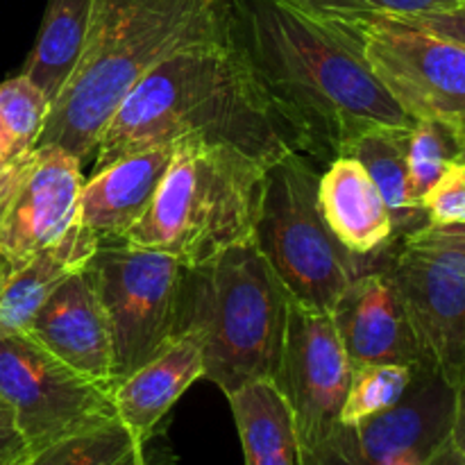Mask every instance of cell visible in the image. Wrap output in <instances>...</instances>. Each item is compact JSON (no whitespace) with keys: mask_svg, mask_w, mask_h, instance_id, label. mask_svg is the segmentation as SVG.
<instances>
[{"mask_svg":"<svg viewBox=\"0 0 465 465\" xmlns=\"http://www.w3.org/2000/svg\"><path fill=\"white\" fill-rule=\"evenodd\" d=\"M268 166L232 145L180 143L153 204L123 243L207 266L254 236Z\"/></svg>","mask_w":465,"mask_h":465,"instance_id":"cell-4","label":"cell"},{"mask_svg":"<svg viewBox=\"0 0 465 465\" xmlns=\"http://www.w3.org/2000/svg\"><path fill=\"white\" fill-rule=\"evenodd\" d=\"M411 25L439 35L443 39H452L465 45V5L448 14H431V16H398Z\"/></svg>","mask_w":465,"mask_h":465,"instance_id":"cell-29","label":"cell"},{"mask_svg":"<svg viewBox=\"0 0 465 465\" xmlns=\"http://www.w3.org/2000/svg\"><path fill=\"white\" fill-rule=\"evenodd\" d=\"M84 166L57 145H35L0 173V277L57 243L77 221Z\"/></svg>","mask_w":465,"mask_h":465,"instance_id":"cell-12","label":"cell"},{"mask_svg":"<svg viewBox=\"0 0 465 465\" xmlns=\"http://www.w3.org/2000/svg\"><path fill=\"white\" fill-rule=\"evenodd\" d=\"M245 465H302L293 416L272 381H252L227 395Z\"/></svg>","mask_w":465,"mask_h":465,"instance_id":"cell-20","label":"cell"},{"mask_svg":"<svg viewBox=\"0 0 465 465\" xmlns=\"http://www.w3.org/2000/svg\"><path fill=\"white\" fill-rule=\"evenodd\" d=\"M413 368L416 366H400V363H371V366L352 368L348 395L341 409L343 427L354 430L359 422L393 407L411 384Z\"/></svg>","mask_w":465,"mask_h":465,"instance_id":"cell-23","label":"cell"},{"mask_svg":"<svg viewBox=\"0 0 465 465\" xmlns=\"http://www.w3.org/2000/svg\"><path fill=\"white\" fill-rule=\"evenodd\" d=\"M430 465H465V459L454 450L452 443H448L434 459H431Z\"/></svg>","mask_w":465,"mask_h":465,"instance_id":"cell-33","label":"cell"},{"mask_svg":"<svg viewBox=\"0 0 465 465\" xmlns=\"http://www.w3.org/2000/svg\"><path fill=\"white\" fill-rule=\"evenodd\" d=\"M450 443L465 459V375L454 384V422Z\"/></svg>","mask_w":465,"mask_h":465,"instance_id":"cell-31","label":"cell"},{"mask_svg":"<svg viewBox=\"0 0 465 465\" xmlns=\"http://www.w3.org/2000/svg\"><path fill=\"white\" fill-rule=\"evenodd\" d=\"M459 143L452 132L434 121H416L404 132L411 195L422 207V198L439 184L450 166L457 162Z\"/></svg>","mask_w":465,"mask_h":465,"instance_id":"cell-25","label":"cell"},{"mask_svg":"<svg viewBox=\"0 0 465 465\" xmlns=\"http://www.w3.org/2000/svg\"><path fill=\"white\" fill-rule=\"evenodd\" d=\"M352 363L331 313L291 302L284 350L272 384L293 416L302 465H357L354 430L341 422Z\"/></svg>","mask_w":465,"mask_h":465,"instance_id":"cell-8","label":"cell"},{"mask_svg":"<svg viewBox=\"0 0 465 465\" xmlns=\"http://www.w3.org/2000/svg\"><path fill=\"white\" fill-rule=\"evenodd\" d=\"M86 272L112 327L116 384L184 331L193 268L159 250L100 243Z\"/></svg>","mask_w":465,"mask_h":465,"instance_id":"cell-7","label":"cell"},{"mask_svg":"<svg viewBox=\"0 0 465 465\" xmlns=\"http://www.w3.org/2000/svg\"><path fill=\"white\" fill-rule=\"evenodd\" d=\"M227 36V0H94L84 53L36 145H57L86 166L116 109L159 62Z\"/></svg>","mask_w":465,"mask_h":465,"instance_id":"cell-3","label":"cell"},{"mask_svg":"<svg viewBox=\"0 0 465 465\" xmlns=\"http://www.w3.org/2000/svg\"><path fill=\"white\" fill-rule=\"evenodd\" d=\"M425 363L450 384L465 375V243L452 225L404 234L389 266Z\"/></svg>","mask_w":465,"mask_h":465,"instance_id":"cell-11","label":"cell"},{"mask_svg":"<svg viewBox=\"0 0 465 465\" xmlns=\"http://www.w3.org/2000/svg\"><path fill=\"white\" fill-rule=\"evenodd\" d=\"M221 143L272 163L291 143L230 36L159 62L104 127L91 173L157 145Z\"/></svg>","mask_w":465,"mask_h":465,"instance_id":"cell-2","label":"cell"},{"mask_svg":"<svg viewBox=\"0 0 465 465\" xmlns=\"http://www.w3.org/2000/svg\"><path fill=\"white\" fill-rule=\"evenodd\" d=\"M25 334L73 371L114 391L112 327L86 268L48 295Z\"/></svg>","mask_w":465,"mask_h":465,"instance_id":"cell-15","label":"cell"},{"mask_svg":"<svg viewBox=\"0 0 465 465\" xmlns=\"http://www.w3.org/2000/svg\"><path fill=\"white\" fill-rule=\"evenodd\" d=\"M136 465H148V463H145V457H141L139 463H136Z\"/></svg>","mask_w":465,"mask_h":465,"instance_id":"cell-38","label":"cell"},{"mask_svg":"<svg viewBox=\"0 0 465 465\" xmlns=\"http://www.w3.org/2000/svg\"><path fill=\"white\" fill-rule=\"evenodd\" d=\"M0 398L30 452L118 420L112 386L73 371L25 331H0Z\"/></svg>","mask_w":465,"mask_h":465,"instance_id":"cell-10","label":"cell"},{"mask_svg":"<svg viewBox=\"0 0 465 465\" xmlns=\"http://www.w3.org/2000/svg\"><path fill=\"white\" fill-rule=\"evenodd\" d=\"M339 23L381 84L413 121L448 127L465 141V45L398 16L368 14Z\"/></svg>","mask_w":465,"mask_h":465,"instance_id":"cell-9","label":"cell"},{"mask_svg":"<svg viewBox=\"0 0 465 465\" xmlns=\"http://www.w3.org/2000/svg\"><path fill=\"white\" fill-rule=\"evenodd\" d=\"M430 225H465V162L457 159L439 184L422 198Z\"/></svg>","mask_w":465,"mask_h":465,"instance_id":"cell-28","label":"cell"},{"mask_svg":"<svg viewBox=\"0 0 465 465\" xmlns=\"http://www.w3.org/2000/svg\"><path fill=\"white\" fill-rule=\"evenodd\" d=\"M94 0H48L39 36L27 57L23 75L30 77L50 104L75 73L86 44Z\"/></svg>","mask_w":465,"mask_h":465,"instance_id":"cell-21","label":"cell"},{"mask_svg":"<svg viewBox=\"0 0 465 465\" xmlns=\"http://www.w3.org/2000/svg\"><path fill=\"white\" fill-rule=\"evenodd\" d=\"M141 457H143V448H141V445H139V448L132 450V452L127 454V457L123 459V461L118 463V465H136V463H139Z\"/></svg>","mask_w":465,"mask_h":465,"instance_id":"cell-35","label":"cell"},{"mask_svg":"<svg viewBox=\"0 0 465 465\" xmlns=\"http://www.w3.org/2000/svg\"><path fill=\"white\" fill-rule=\"evenodd\" d=\"M318 207L331 234L354 257H368L395 236L380 189L354 157L327 163L318 177Z\"/></svg>","mask_w":465,"mask_h":465,"instance_id":"cell-18","label":"cell"},{"mask_svg":"<svg viewBox=\"0 0 465 465\" xmlns=\"http://www.w3.org/2000/svg\"><path fill=\"white\" fill-rule=\"evenodd\" d=\"M227 30L291 148L309 162L327 166L371 130L416 123L339 23L277 0H227Z\"/></svg>","mask_w":465,"mask_h":465,"instance_id":"cell-1","label":"cell"},{"mask_svg":"<svg viewBox=\"0 0 465 465\" xmlns=\"http://www.w3.org/2000/svg\"><path fill=\"white\" fill-rule=\"evenodd\" d=\"M23 450H27V445L18 431L12 409L0 398V459L14 452H23Z\"/></svg>","mask_w":465,"mask_h":465,"instance_id":"cell-30","label":"cell"},{"mask_svg":"<svg viewBox=\"0 0 465 465\" xmlns=\"http://www.w3.org/2000/svg\"><path fill=\"white\" fill-rule=\"evenodd\" d=\"M316 163L289 150L268 166L254 243L293 302L330 313L359 275L318 207Z\"/></svg>","mask_w":465,"mask_h":465,"instance_id":"cell-6","label":"cell"},{"mask_svg":"<svg viewBox=\"0 0 465 465\" xmlns=\"http://www.w3.org/2000/svg\"><path fill=\"white\" fill-rule=\"evenodd\" d=\"M452 227H454V230H457V234L461 236L463 243H465V225H452Z\"/></svg>","mask_w":465,"mask_h":465,"instance_id":"cell-37","label":"cell"},{"mask_svg":"<svg viewBox=\"0 0 465 465\" xmlns=\"http://www.w3.org/2000/svg\"><path fill=\"white\" fill-rule=\"evenodd\" d=\"M100 241L80 221L30 262L0 277V331H25L48 295L75 272L84 271Z\"/></svg>","mask_w":465,"mask_h":465,"instance_id":"cell-19","label":"cell"},{"mask_svg":"<svg viewBox=\"0 0 465 465\" xmlns=\"http://www.w3.org/2000/svg\"><path fill=\"white\" fill-rule=\"evenodd\" d=\"M177 145H157L125 154L84 177L80 223L100 243H123L153 204Z\"/></svg>","mask_w":465,"mask_h":465,"instance_id":"cell-16","label":"cell"},{"mask_svg":"<svg viewBox=\"0 0 465 465\" xmlns=\"http://www.w3.org/2000/svg\"><path fill=\"white\" fill-rule=\"evenodd\" d=\"M203 377V336L195 327H186L157 357L114 384L112 395L118 422L136 443L145 445L173 404Z\"/></svg>","mask_w":465,"mask_h":465,"instance_id":"cell-17","label":"cell"},{"mask_svg":"<svg viewBox=\"0 0 465 465\" xmlns=\"http://www.w3.org/2000/svg\"><path fill=\"white\" fill-rule=\"evenodd\" d=\"M454 386L430 363H418L402 398L354 427L357 465H430L450 443Z\"/></svg>","mask_w":465,"mask_h":465,"instance_id":"cell-13","label":"cell"},{"mask_svg":"<svg viewBox=\"0 0 465 465\" xmlns=\"http://www.w3.org/2000/svg\"><path fill=\"white\" fill-rule=\"evenodd\" d=\"M27 461H30V450H23V452H14L0 459V465H27Z\"/></svg>","mask_w":465,"mask_h":465,"instance_id":"cell-34","label":"cell"},{"mask_svg":"<svg viewBox=\"0 0 465 465\" xmlns=\"http://www.w3.org/2000/svg\"><path fill=\"white\" fill-rule=\"evenodd\" d=\"M318 21H350V18L384 14V16H431L463 7L465 0H277Z\"/></svg>","mask_w":465,"mask_h":465,"instance_id":"cell-27","label":"cell"},{"mask_svg":"<svg viewBox=\"0 0 465 465\" xmlns=\"http://www.w3.org/2000/svg\"><path fill=\"white\" fill-rule=\"evenodd\" d=\"M50 112V100L27 75L0 82V125L18 153L36 145Z\"/></svg>","mask_w":465,"mask_h":465,"instance_id":"cell-26","label":"cell"},{"mask_svg":"<svg viewBox=\"0 0 465 465\" xmlns=\"http://www.w3.org/2000/svg\"><path fill=\"white\" fill-rule=\"evenodd\" d=\"M457 159H463V162H465V141H461V143H459V154H457Z\"/></svg>","mask_w":465,"mask_h":465,"instance_id":"cell-36","label":"cell"},{"mask_svg":"<svg viewBox=\"0 0 465 465\" xmlns=\"http://www.w3.org/2000/svg\"><path fill=\"white\" fill-rule=\"evenodd\" d=\"M291 302L254 239L193 268L184 330L195 327L203 336L204 380L225 398L252 381L275 380Z\"/></svg>","mask_w":465,"mask_h":465,"instance_id":"cell-5","label":"cell"},{"mask_svg":"<svg viewBox=\"0 0 465 465\" xmlns=\"http://www.w3.org/2000/svg\"><path fill=\"white\" fill-rule=\"evenodd\" d=\"M330 313L352 368L425 363L389 268L359 272Z\"/></svg>","mask_w":465,"mask_h":465,"instance_id":"cell-14","label":"cell"},{"mask_svg":"<svg viewBox=\"0 0 465 465\" xmlns=\"http://www.w3.org/2000/svg\"><path fill=\"white\" fill-rule=\"evenodd\" d=\"M18 154L21 153H18L16 145L12 143V139L7 136V132H5L3 125H0V173H3L5 168H7L9 163L18 157Z\"/></svg>","mask_w":465,"mask_h":465,"instance_id":"cell-32","label":"cell"},{"mask_svg":"<svg viewBox=\"0 0 465 465\" xmlns=\"http://www.w3.org/2000/svg\"><path fill=\"white\" fill-rule=\"evenodd\" d=\"M409 127H380L363 134L361 139L350 145L343 157H354L375 186L380 189L391 218H393L395 232L418 230V218L425 216L420 204L413 200L411 184H409L407 157H404V132Z\"/></svg>","mask_w":465,"mask_h":465,"instance_id":"cell-22","label":"cell"},{"mask_svg":"<svg viewBox=\"0 0 465 465\" xmlns=\"http://www.w3.org/2000/svg\"><path fill=\"white\" fill-rule=\"evenodd\" d=\"M134 448L139 443L114 420L30 452L27 465H118Z\"/></svg>","mask_w":465,"mask_h":465,"instance_id":"cell-24","label":"cell"}]
</instances>
